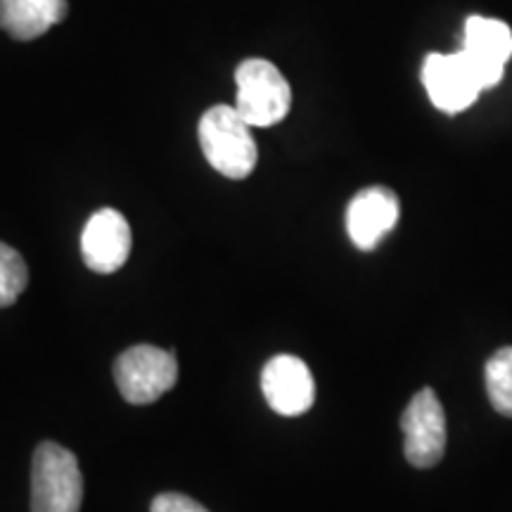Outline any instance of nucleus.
<instances>
[{
    "label": "nucleus",
    "instance_id": "obj_1",
    "mask_svg": "<svg viewBox=\"0 0 512 512\" xmlns=\"http://www.w3.org/2000/svg\"><path fill=\"white\" fill-rule=\"evenodd\" d=\"M200 145L207 162L221 176L242 181L259 162V147L254 143L252 126L240 117L235 107L216 105L200 119Z\"/></svg>",
    "mask_w": 512,
    "mask_h": 512
},
{
    "label": "nucleus",
    "instance_id": "obj_2",
    "mask_svg": "<svg viewBox=\"0 0 512 512\" xmlns=\"http://www.w3.org/2000/svg\"><path fill=\"white\" fill-rule=\"evenodd\" d=\"M83 475L69 448L43 441L31 465V512H79Z\"/></svg>",
    "mask_w": 512,
    "mask_h": 512
},
{
    "label": "nucleus",
    "instance_id": "obj_3",
    "mask_svg": "<svg viewBox=\"0 0 512 512\" xmlns=\"http://www.w3.org/2000/svg\"><path fill=\"white\" fill-rule=\"evenodd\" d=\"M235 83H238L235 110L249 126H275L290 112L292 88L273 62L249 57L235 72Z\"/></svg>",
    "mask_w": 512,
    "mask_h": 512
},
{
    "label": "nucleus",
    "instance_id": "obj_4",
    "mask_svg": "<svg viewBox=\"0 0 512 512\" xmlns=\"http://www.w3.org/2000/svg\"><path fill=\"white\" fill-rule=\"evenodd\" d=\"M114 380L121 396L133 406L155 403L178 380L176 354L152 344H136L114 361Z\"/></svg>",
    "mask_w": 512,
    "mask_h": 512
},
{
    "label": "nucleus",
    "instance_id": "obj_5",
    "mask_svg": "<svg viewBox=\"0 0 512 512\" xmlns=\"http://www.w3.org/2000/svg\"><path fill=\"white\" fill-rule=\"evenodd\" d=\"M403 453L413 467L427 470L444 458L446 413L434 389H420L401 415Z\"/></svg>",
    "mask_w": 512,
    "mask_h": 512
},
{
    "label": "nucleus",
    "instance_id": "obj_6",
    "mask_svg": "<svg viewBox=\"0 0 512 512\" xmlns=\"http://www.w3.org/2000/svg\"><path fill=\"white\" fill-rule=\"evenodd\" d=\"M465 55L482 91L494 88L503 79V69L512 55V31L501 19L470 17L465 24Z\"/></svg>",
    "mask_w": 512,
    "mask_h": 512
},
{
    "label": "nucleus",
    "instance_id": "obj_7",
    "mask_svg": "<svg viewBox=\"0 0 512 512\" xmlns=\"http://www.w3.org/2000/svg\"><path fill=\"white\" fill-rule=\"evenodd\" d=\"M422 83H425L432 105L446 114L467 110L470 105H475L482 93V86L477 83L460 50L453 55H427L422 64Z\"/></svg>",
    "mask_w": 512,
    "mask_h": 512
},
{
    "label": "nucleus",
    "instance_id": "obj_8",
    "mask_svg": "<svg viewBox=\"0 0 512 512\" xmlns=\"http://www.w3.org/2000/svg\"><path fill=\"white\" fill-rule=\"evenodd\" d=\"M261 392L275 413L285 415V418H297L309 411L316 401V382L302 358L280 354L264 366Z\"/></svg>",
    "mask_w": 512,
    "mask_h": 512
},
{
    "label": "nucleus",
    "instance_id": "obj_9",
    "mask_svg": "<svg viewBox=\"0 0 512 512\" xmlns=\"http://www.w3.org/2000/svg\"><path fill=\"white\" fill-rule=\"evenodd\" d=\"M131 226L117 209H98L81 233V256L95 273H117L131 256Z\"/></svg>",
    "mask_w": 512,
    "mask_h": 512
},
{
    "label": "nucleus",
    "instance_id": "obj_10",
    "mask_svg": "<svg viewBox=\"0 0 512 512\" xmlns=\"http://www.w3.org/2000/svg\"><path fill=\"white\" fill-rule=\"evenodd\" d=\"M399 197L389 188L373 185L361 190L347 207V233L363 252H370L392 233L399 223Z\"/></svg>",
    "mask_w": 512,
    "mask_h": 512
},
{
    "label": "nucleus",
    "instance_id": "obj_11",
    "mask_svg": "<svg viewBox=\"0 0 512 512\" xmlns=\"http://www.w3.org/2000/svg\"><path fill=\"white\" fill-rule=\"evenodd\" d=\"M67 0H0V29L17 41H34L67 17Z\"/></svg>",
    "mask_w": 512,
    "mask_h": 512
},
{
    "label": "nucleus",
    "instance_id": "obj_12",
    "mask_svg": "<svg viewBox=\"0 0 512 512\" xmlns=\"http://www.w3.org/2000/svg\"><path fill=\"white\" fill-rule=\"evenodd\" d=\"M486 394L498 413L512 418V347L498 349L486 363Z\"/></svg>",
    "mask_w": 512,
    "mask_h": 512
},
{
    "label": "nucleus",
    "instance_id": "obj_13",
    "mask_svg": "<svg viewBox=\"0 0 512 512\" xmlns=\"http://www.w3.org/2000/svg\"><path fill=\"white\" fill-rule=\"evenodd\" d=\"M29 285L27 261L17 249L0 242V309L12 306Z\"/></svg>",
    "mask_w": 512,
    "mask_h": 512
},
{
    "label": "nucleus",
    "instance_id": "obj_14",
    "mask_svg": "<svg viewBox=\"0 0 512 512\" xmlns=\"http://www.w3.org/2000/svg\"><path fill=\"white\" fill-rule=\"evenodd\" d=\"M150 512H209L195 498L183 494H159L150 505Z\"/></svg>",
    "mask_w": 512,
    "mask_h": 512
}]
</instances>
